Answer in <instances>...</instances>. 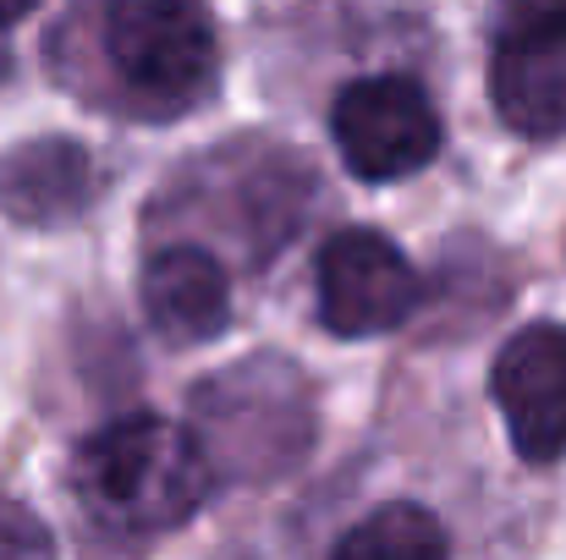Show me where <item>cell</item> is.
Returning a JSON list of instances; mask_svg holds the SVG:
<instances>
[{
  "mask_svg": "<svg viewBox=\"0 0 566 560\" xmlns=\"http://www.w3.org/2000/svg\"><path fill=\"white\" fill-rule=\"evenodd\" d=\"M50 533L22 511V506H11V511H0V560H50Z\"/></svg>",
  "mask_w": 566,
  "mask_h": 560,
  "instance_id": "cell-12",
  "label": "cell"
},
{
  "mask_svg": "<svg viewBox=\"0 0 566 560\" xmlns=\"http://www.w3.org/2000/svg\"><path fill=\"white\" fill-rule=\"evenodd\" d=\"M331 560H451V539L429 506L390 500L358 528H347Z\"/></svg>",
  "mask_w": 566,
  "mask_h": 560,
  "instance_id": "cell-10",
  "label": "cell"
},
{
  "mask_svg": "<svg viewBox=\"0 0 566 560\" xmlns=\"http://www.w3.org/2000/svg\"><path fill=\"white\" fill-rule=\"evenodd\" d=\"M6 66H11V55H6V44H0V77H6Z\"/></svg>",
  "mask_w": 566,
  "mask_h": 560,
  "instance_id": "cell-14",
  "label": "cell"
},
{
  "mask_svg": "<svg viewBox=\"0 0 566 560\" xmlns=\"http://www.w3.org/2000/svg\"><path fill=\"white\" fill-rule=\"evenodd\" d=\"M490 99L517 138L566 133V33H506L490 50Z\"/></svg>",
  "mask_w": 566,
  "mask_h": 560,
  "instance_id": "cell-9",
  "label": "cell"
},
{
  "mask_svg": "<svg viewBox=\"0 0 566 560\" xmlns=\"http://www.w3.org/2000/svg\"><path fill=\"white\" fill-rule=\"evenodd\" d=\"M188 429L203 440L220 478L237 484L286 478L314 451L308 373L281 352H253L192 390Z\"/></svg>",
  "mask_w": 566,
  "mask_h": 560,
  "instance_id": "cell-2",
  "label": "cell"
},
{
  "mask_svg": "<svg viewBox=\"0 0 566 560\" xmlns=\"http://www.w3.org/2000/svg\"><path fill=\"white\" fill-rule=\"evenodd\" d=\"M99 55L116 105L144 121L198 110L220 77V33L203 0H105Z\"/></svg>",
  "mask_w": 566,
  "mask_h": 560,
  "instance_id": "cell-3",
  "label": "cell"
},
{
  "mask_svg": "<svg viewBox=\"0 0 566 560\" xmlns=\"http://www.w3.org/2000/svg\"><path fill=\"white\" fill-rule=\"evenodd\" d=\"M144 319L166 347H203L220 341L231 325V275L198 242H166L138 270Z\"/></svg>",
  "mask_w": 566,
  "mask_h": 560,
  "instance_id": "cell-7",
  "label": "cell"
},
{
  "mask_svg": "<svg viewBox=\"0 0 566 560\" xmlns=\"http://www.w3.org/2000/svg\"><path fill=\"white\" fill-rule=\"evenodd\" d=\"M214 478L220 473L203 440L160 412L111 418L72 451L77 506L88 511V522L122 539H155L182 528L209 500Z\"/></svg>",
  "mask_w": 566,
  "mask_h": 560,
  "instance_id": "cell-1",
  "label": "cell"
},
{
  "mask_svg": "<svg viewBox=\"0 0 566 560\" xmlns=\"http://www.w3.org/2000/svg\"><path fill=\"white\" fill-rule=\"evenodd\" d=\"M506 33H566V0H495V39Z\"/></svg>",
  "mask_w": 566,
  "mask_h": 560,
  "instance_id": "cell-11",
  "label": "cell"
},
{
  "mask_svg": "<svg viewBox=\"0 0 566 560\" xmlns=\"http://www.w3.org/2000/svg\"><path fill=\"white\" fill-rule=\"evenodd\" d=\"M331 138L358 182H401L440 155V110L418 77L379 72L336 94Z\"/></svg>",
  "mask_w": 566,
  "mask_h": 560,
  "instance_id": "cell-4",
  "label": "cell"
},
{
  "mask_svg": "<svg viewBox=\"0 0 566 560\" xmlns=\"http://www.w3.org/2000/svg\"><path fill=\"white\" fill-rule=\"evenodd\" d=\"M314 286H319V325L342 341L385 336L407 325V314L423 303L418 270L375 225H342L336 236H325Z\"/></svg>",
  "mask_w": 566,
  "mask_h": 560,
  "instance_id": "cell-5",
  "label": "cell"
},
{
  "mask_svg": "<svg viewBox=\"0 0 566 560\" xmlns=\"http://www.w3.org/2000/svg\"><path fill=\"white\" fill-rule=\"evenodd\" d=\"M39 0H0V28H11V22H22L28 11H33Z\"/></svg>",
  "mask_w": 566,
  "mask_h": 560,
  "instance_id": "cell-13",
  "label": "cell"
},
{
  "mask_svg": "<svg viewBox=\"0 0 566 560\" xmlns=\"http://www.w3.org/2000/svg\"><path fill=\"white\" fill-rule=\"evenodd\" d=\"M94 155L77 138H28L0 155V214L28 231L83 220L94 203Z\"/></svg>",
  "mask_w": 566,
  "mask_h": 560,
  "instance_id": "cell-8",
  "label": "cell"
},
{
  "mask_svg": "<svg viewBox=\"0 0 566 560\" xmlns=\"http://www.w3.org/2000/svg\"><path fill=\"white\" fill-rule=\"evenodd\" d=\"M490 395L523 462L545 467L566 456V325H523L490 363Z\"/></svg>",
  "mask_w": 566,
  "mask_h": 560,
  "instance_id": "cell-6",
  "label": "cell"
}]
</instances>
